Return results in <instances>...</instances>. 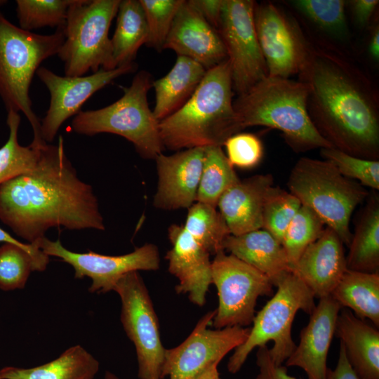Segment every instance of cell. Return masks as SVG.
I'll return each instance as SVG.
<instances>
[{
  "instance_id": "20",
  "label": "cell",
  "mask_w": 379,
  "mask_h": 379,
  "mask_svg": "<svg viewBox=\"0 0 379 379\" xmlns=\"http://www.w3.org/2000/svg\"><path fill=\"white\" fill-rule=\"evenodd\" d=\"M341 306L331 296L320 298L302 329L300 342L285 361L302 368L308 379H326L327 356Z\"/></svg>"
},
{
  "instance_id": "23",
  "label": "cell",
  "mask_w": 379,
  "mask_h": 379,
  "mask_svg": "<svg viewBox=\"0 0 379 379\" xmlns=\"http://www.w3.org/2000/svg\"><path fill=\"white\" fill-rule=\"evenodd\" d=\"M335 335L360 379H379V331L347 308L338 315Z\"/></svg>"
},
{
  "instance_id": "44",
  "label": "cell",
  "mask_w": 379,
  "mask_h": 379,
  "mask_svg": "<svg viewBox=\"0 0 379 379\" xmlns=\"http://www.w3.org/2000/svg\"><path fill=\"white\" fill-rule=\"evenodd\" d=\"M326 379H360L350 366L341 343L336 366L333 370L328 368Z\"/></svg>"
},
{
  "instance_id": "26",
  "label": "cell",
  "mask_w": 379,
  "mask_h": 379,
  "mask_svg": "<svg viewBox=\"0 0 379 379\" xmlns=\"http://www.w3.org/2000/svg\"><path fill=\"white\" fill-rule=\"evenodd\" d=\"M99 361L82 346L69 347L58 358L32 367L6 366L0 369V379H94Z\"/></svg>"
},
{
  "instance_id": "4",
  "label": "cell",
  "mask_w": 379,
  "mask_h": 379,
  "mask_svg": "<svg viewBox=\"0 0 379 379\" xmlns=\"http://www.w3.org/2000/svg\"><path fill=\"white\" fill-rule=\"evenodd\" d=\"M308 88L300 80L267 76L233 102L243 128L262 126L280 131L295 152L333 147L312 124Z\"/></svg>"
},
{
  "instance_id": "3",
  "label": "cell",
  "mask_w": 379,
  "mask_h": 379,
  "mask_svg": "<svg viewBox=\"0 0 379 379\" xmlns=\"http://www.w3.org/2000/svg\"><path fill=\"white\" fill-rule=\"evenodd\" d=\"M232 69L228 59L206 71L187 102L159 121L164 148L180 150L222 147L243 128L234 109Z\"/></svg>"
},
{
  "instance_id": "9",
  "label": "cell",
  "mask_w": 379,
  "mask_h": 379,
  "mask_svg": "<svg viewBox=\"0 0 379 379\" xmlns=\"http://www.w3.org/2000/svg\"><path fill=\"white\" fill-rule=\"evenodd\" d=\"M121 0H75L68 8L65 40L58 53L65 76H84L90 70L117 67L109 29Z\"/></svg>"
},
{
  "instance_id": "46",
  "label": "cell",
  "mask_w": 379,
  "mask_h": 379,
  "mask_svg": "<svg viewBox=\"0 0 379 379\" xmlns=\"http://www.w3.org/2000/svg\"><path fill=\"white\" fill-rule=\"evenodd\" d=\"M218 365H213L194 379H215L219 375Z\"/></svg>"
},
{
  "instance_id": "14",
  "label": "cell",
  "mask_w": 379,
  "mask_h": 379,
  "mask_svg": "<svg viewBox=\"0 0 379 379\" xmlns=\"http://www.w3.org/2000/svg\"><path fill=\"white\" fill-rule=\"evenodd\" d=\"M48 256L60 258L74 270V277L91 279V293H105L113 291L118 281L126 274L139 270L154 271L159 268L158 248L145 244L133 251L121 255H107L88 251L77 253L64 247L58 239L51 241L46 237L34 242Z\"/></svg>"
},
{
  "instance_id": "1",
  "label": "cell",
  "mask_w": 379,
  "mask_h": 379,
  "mask_svg": "<svg viewBox=\"0 0 379 379\" xmlns=\"http://www.w3.org/2000/svg\"><path fill=\"white\" fill-rule=\"evenodd\" d=\"M0 220L30 244L54 227L105 230L93 188L79 178L62 136L40 147L32 171L0 185Z\"/></svg>"
},
{
  "instance_id": "24",
  "label": "cell",
  "mask_w": 379,
  "mask_h": 379,
  "mask_svg": "<svg viewBox=\"0 0 379 379\" xmlns=\"http://www.w3.org/2000/svg\"><path fill=\"white\" fill-rule=\"evenodd\" d=\"M223 250L262 272L275 286L292 272L281 244L264 229L228 235Z\"/></svg>"
},
{
  "instance_id": "29",
  "label": "cell",
  "mask_w": 379,
  "mask_h": 379,
  "mask_svg": "<svg viewBox=\"0 0 379 379\" xmlns=\"http://www.w3.org/2000/svg\"><path fill=\"white\" fill-rule=\"evenodd\" d=\"M117 25L111 39L117 67L134 62L140 48L146 44L148 28L139 0H121Z\"/></svg>"
},
{
  "instance_id": "42",
  "label": "cell",
  "mask_w": 379,
  "mask_h": 379,
  "mask_svg": "<svg viewBox=\"0 0 379 379\" xmlns=\"http://www.w3.org/2000/svg\"><path fill=\"white\" fill-rule=\"evenodd\" d=\"M188 2L218 31L224 0H188Z\"/></svg>"
},
{
  "instance_id": "40",
  "label": "cell",
  "mask_w": 379,
  "mask_h": 379,
  "mask_svg": "<svg viewBox=\"0 0 379 379\" xmlns=\"http://www.w3.org/2000/svg\"><path fill=\"white\" fill-rule=\"evenodd\" d=\"M223 145L230 164L241 168L255 167L263 156L262 142L258 136L252 133H236L230 137Z\"/></svg>"
},
{
  "instance_id": "15",
  "label": "cell",
  "mask_w": 379,
  "mask_h": 379,
  "mask_svg": "<svg viewBox=\"0 0 379 379\" xmlns=\"http://www.w3.org/2000/svg\"><path fill=\"white\" fill-rule=\"evenodd\" d=\"M137 67L134 62L110 70L100 68L91 75L79 77H62L46 67H39L36 74L51 95L48 109L41 122L43 140L47 143L52 142L62 124L77 115L89 98L120 76L135 72Z\"/></svg>"
},
{
  "instance_id": "10",
  "label": "cell",
  "mask_w": 379,
  "mask_h": 379,
  "mask_svg": "<svg viewBox=\"0 0 379 379\" xmlns=\"http://www.w3.org/2000/svg\"><path fill=\"white\" fill-rule=\"evenodd\" d=\"M211 279L218 296L211 324L215 328L251 325L258 298L273 294V284L265 274L225 251L211 261Z\"/></svg>"
},
{
  "instance_id": "18",
  "label": "cell",
  "mask_w": 379,
  "mask_h": 379,
  "mask_svg": "<svg viewBox=\"0 0 379 379\" xmlns=\"http://www.w3.org/2000/svg\"><path fill=\"white\" fill-rule=\"evenodd\" d=\"M172 248L166 253L168 272L178 279L175 291L185 294L194 305L203 306L211 279L210 253L184 228L176 224L168 229Z\"/></svg>"
},
{
  "instance_id": "8",
  "label": "cell",
  "mask_w": 379,
  "mask_h": 379,
  "mask_svg": "<svg viewBox=\"0 0 379 379\" xmlns=\"http://www.w3.org/2000/svg\"><path fill=\"white\" fill-rule=\"evenodd\" d=\"M275 294L255 315L250 333L241 345L235 348L227 362V371L232 374L240 371L250 353L255 347L266 345L270 357L278 366L284 362L295 348L291 328L299 310L310 315L316 304L309 288L293 272L286 274L276 286Z\"/></svg>"
},
{
  "instance_id": "5",
  "label": "cell",
  "mask_w": 379,
  "mask_h": 379,
  "mask_svg": "<svg viewBox=\"0 0 379 379\" xmlns=\"http://www.w3.org/2000/svg\"><path fill=\"white\" fill-rule=\"evenodd\" d=\"M64 27L51 34H39L13 25L0 12V97L7 111L26 117L34 135L30 145L34 147L47 142L32 109L29 88L41 62L58 54L65 40Z\"/></svg>"
},
{
  "instance_id": "32",
  "label": "cell",
  "mask_w": 379,
  "mask_h": 379,
  "mask_svg": "<svg viewBox=\"0 0 379 379\" xmlns=\"http://www.w3.org/2000/svg\"><path fill=\"white\" fill-rule=\"evenodd\" d=\"M183 227L213 255L224 251V241L230 234L223 217L216 207L201 202L194 203L188 208Z\"/></svg>"
},
{
  "instance_id": "30",
  "label": "cell",
  "mask_w": 379,
  "mask_h": 379,
  "mask_svg": "<svg viewBox=\"0 0 379 379\" xmlns=\"http://www.w3.org/2000/svg\"><path fill=\"white\" fill-rule=\"evenodd\" d=\"M239 180L220 146L204 147L202 171L196 202L217 207L222 194Z\"/></svg>"
},
{
  "instance_id": "34",
  "label": "cell",
  "mask_w": 379,
  "mask_h": 379,
  "mask_svg": "<svg viewBox=\"0 0 379 379\" xmlns=\"http://www.w3.org/2000/svg\"><path fill=\"white\" fill-rule=\"evenodd\" d=\"M75 0H17L19 27L31 32L51 27H63L69 6Z\"/></svg>"
},
{
  "instance_id": "45",
  "label": "cell",
  "mask_w": 379,
  "mask_h": 379,
  "mask_svg": "<svg viewBox=\"0 0 379 379\" xmlns=\"http://www.w3.org/2000/svg\"><path fill=\"white\" fill-rule=\"evenodd\" d=\"M368 53L372 59L378 61L379 59V28L374 27L368 44Z\"/></svg>"
},
{
  "instance_id": "27",
  "label": "cell",
  "mask_w": 379,
  "mask_h": 379,
  "mask_svg": "<svg viewBox=\"0 0 379 379\" xmlns=\"http://www.w3.org/2000/svg\"><path fill=\"white\" fill-rule=\"evenodd\" d=\"M331 296L357 317L379 327V273L347 270Z\"/></svg>"
},
{
  "instance_id": "28",
  "label": "cell",
  "mask_w": 379,
  "mask_h": 379,
  "mask_svg": "<svg viewBox=\"0 0 379 379\" xmlns=\"http://www.w3.org/2000/svg\"><path fill=\"white\" fill-rule=\"evenodd\" d=\"M346 257L347 269L379 273V197L369 198L352 234Z\"/></svg>"
},
{
  "instance_id": "19",
  "label": "cell",
  "mask_w": 379,
  "mask_h": 379,
  "mask_svg": "<svg viewBox=\"0 0 379 379\" xmlns=\"http://www.w3.org/2000/svg\"><path fill=\"white\" fill-rule=\"evenodd\" d=\"M164 49L194 60L206 71L227 59L218 32L185 0L175 16Z\"/></svg>"
},
{
  "instance_id": "31",
  "label": "cell",
  "mask_w": 379,
  "mask_h": 379,
  "mask_svg": "<svg viewBox=\"0 0 379 379\" xmlns=\"http://www.w3.org/2000/svg\"><path fill=\"white\" fill-rule=\"evenodd\" d=\"M48 263L49 256L43 251L34 253L14 244H3L0 246V289L23 288L30 273L45 270Z\"/></svg>"
},
{
  "instance_id": "36",
  "label": "cell",
  "mask_w": 379,
  "mask_h": 379,
  "mask_svg": "<svg viewBox=\"0 0 379 379\" xmlns=\"http://www.w3.org/2000/svg\"><path fill=\"white\" fill-rule=\"evenodd\" d=\"M300 206V201L293 194L273 185L263 206L262 229L281 244L288 226Z\"/></svg>"
},
{
  "instance_id": "6",
  "label": "cell",
  "mask_w": 379,
  "mask_h": 379,
  "mask_svg": "<svg viewBox=\"0 0 379 379\" xmlns=\"http://www.w3.org/2000/svg\"><path fill=\"white\" fill-rule=\"evenodd\" d=\"M287 185L301 205L311 209L349 246L352 214L368 195L364 186L343 176L330 161L310 157L297 161Z\"/></svg>"
},
{
  "instance_id": "41",
  "label": "cell",
  "mask_w": 379,
  "mask_h": 379,
  "mask_svg": "<svg viewBox=\"0 0 379 379\" xmlns=\"http://www.w3.org/2000/svg\"><path fill=\"white\" fill-rule=\"evenodd\" d=\"M256 364L259 371L255 379H298L289 375L286 366H278L274 363L267 345L258 347Z\"/></svg>"
},
{
  "instance_id": "17",
  "label": "cell",
  "mask_w": 379,
  "mask_h": 379,
  "mask_svg": "<svg viewBox=\"0 0 379 379\" xmlns=\"http://www.w3.org/2000/svg\"><path fill=\"white\" fill-rule=\"evenodd\" d=\"M204 147H194L155 158L158 184L154 207L164 210L189 208L196 201Z\"/></svg>"
},
{
  "instance_id": "38",
  "label": "cell",
  "mask_w": 379,
  "mask_h": 379,
  "mask_svg": "<svg viewBox=\"0 0 379 379\" xmlns=\"http://www.w3.org/2000/svg\"><path fill=\"white\" fill-rule=\"evenodd\" d=\"M142 7L147 28L146 45L161 52L175 16L184 0H139Z\"/></svg>"
},
{
  "instance_id": "33",
  "label": "cell",
  "mask_w": 379,
  "mask_h": 379,
  "mask_svg": "<svg viewBox=\"0 0 379 379\" xmlns=\"http://www.w3.org/2000/svg\"><path fill=\"white\" fill-rule=\"evenodd\" d=\"M7 112L6 124L9 134L6 142L0 147V185L32 171L40 157V147L20 145L18 133L20 115L13 110Z\"/></svg>"
},
{
  "instance_id": "2",
  "label": "cell",
  "mask_w": 379,
  "mask_h": 379,
  "mask_svg": "<svg viewBox=\"0 0 379 379\" xmlns=\"http://www.w3.org/2000/svg\"><path fill=\"white\" fill-rule=\"evenodd\" d=\"M307 45L298 75L308 88L307 112L314 127L333 147L378 160V99L370 80L337 51Z\"/></svg>"
},
{
  "instance_id": "48",
  "label": "cell",
  "mask_w": 379,
  "mask_h": 379,
  "mask_svg": "<svg viewBox=\"0 0 379 379\" xmlns=\"http://www.w3.org/2000/svg\"><path fill=\"white\" fill-rule=\"evenodd\" d=\"M6 2H7L6 1L0 0V6H2L3 4H6Z\"/></svg>"
},
{
  "instance_id": "37",
  "label": "cell",
  "mask_w": 379,
  "mask_h": 379,
  "mask_svg": "<svg viewBox=\"0 0 379 379\" xmlns=\"http://www.w3.org/2000/svg\"><path fill=\"white\" fill-rule=\"evenodd\" d=\"M291 4L324 32L337 36L347 33L346 1L343 0H295Z\"/></svg>"
},
{
  "instance_id": "39",
  "label": "cell",
  "mask_w": 379,
  "mask_h": 379,
  "mask_svg": "<svg viewBox=\"0 0 379 379\" xmlns=\"http://www.w3.org/2000/svg\"><path fill=\"white\" fill-rule=\"evenodd\" d=\"M321 157L332 163L345 177L362 186L379 189V161L348 154L334 147L320 149Z\"/></svg>"
},
{
  "instance_id": "49",
  "label": "cell",
  "mask_w": 379,
  "mask_h": 379,
  "mask_svg": "<svg viewBox=\"0 0 379 379\" xmlns=\"http://www.w3.org/2000/svg\"><path fill=\"white\" fill-rule=\"evenodd\" d=\"M215 379H220V376H218V378H216Z\"/></svg>"
},
{
  "instance_id": "43",
  "label": "cell",
  "mask_w": 379,
  "mask_h": 379,
  "mask_svg": "<svg viewBox=\"0 0 379 379\" xmlns=\"http://www.w3.org/2000/svg\"><path fill=\"white\" fill-rule=\"evenodd\" d=\"M349 2L354 20L361 27L368 25L379 3L378 0H354Z\"/></svg>"
},
{
  "instance_id": "16",
  "label": "cell",
  "mask_w": 379,
  "mask_h": 379,
  "mask_svg": "<svg viewBox=\"0 0 379 379\" xmlns=\"http://www.w3.org/2000/svg\"><path fill=\"white\" fill-rule=\"evenodd\" d=\"M254 22L267 75L289 78L299 74L307 55V42L272 3H255Z\"/></svg>"
},
{
  "instance_id": "21",
  "label": "cell",
  "mask_w": 379,
  "mask_h": 379,
  "mask_svg": "<svg viewBox=\"0 0 379 379\" xmlns=\"http://www.w3.org/2000/svg\"><path fill=\"white\" fill-rule=\"evenodd\" d=\"M347 270L343 243L326 226L303 251L292 272L320 299L331 295Z\"/></svg>"
},
{
  "instance_id": "47",
  "label": "cell",
  "mask_w": 379,
  "mask_h": 379,
  "mask_svg": "<svg viewBox=\"0 0 379 379\" xmlns=\"http://www.w3.org/2000/svg\"><path fill=\"white\" fill-rule=\"evenodd\" d=\"M105 379H120L117 375L110 371H106L105 374Z\"/></svg>"
},
{
  "instance_id": "13",
  "label": "cell",
  "mask_w": 379,
  "mask_h": 379,
  "mask_svg": "<svg viewBox=\"0 0 379 379\" xmlns=\"http://www.w3.org/2000/svg\"><path fill=\"white\" fill-rule=\"evenodd\" d=\"M215 310L206 313L188 337L179 345L166 349L161 370L163 379H194L220 361L246 340L249 327L230 326L211 329Z\"/></svg>"
},
{
  "instance_id": "7",
  "label": "cell",
  "mask_w": 379,
  "mask_h": 379,
  "mask_svg": "<svg viewBox=\"0 0 379 379\" xmlns=\"http://www.w3.org/2000/svg\"><path fill=\"white\" fill-rule=\"evenodd\" d=\"M153 81L149 72H138L131 84L123 88L124 95L118 100L103 108L81 110L75 115L72 131L89 136L102 133L120 135L130 141L142 157L155 159L164 147L159 121L147 102Z\"/></svg>"
},
{
  "instance_id": "25",
  "label": "cell",
  "mask_w": 379,
  "mask_h": 379,
  "mask_svg": "<svg viewBox=\"0 0 379 379\" xmlns=\"http://www.w3.org/2000/svg\"><path fill=\"white\" fill-rule=\"evenodd\" d=\"M206 72L194 60L178 56L176 61L164 77L153 81L155 105L153 114L160 121L181 108L190 98Z\"/></svg>"
},
{
  "instance_id": "12",
  "label": "cell",
  "mask_w": 379,
  "mask_h": 379,
  "mask_svg": "<svg viewBox=\"0 0 379 379\" xmlns=\"http://www.w3.org/2000/svg\"><path fill=\"white\" fill-rule=\"evenodd\" d=\"M255 5L251 0H224L218 29L230 62L233 91L238 96L268 76L255 32Z\"/></svg>"
},
{
  "instance_id": "35",
  "label": "cell",
  "mask_w": 379,
  "mask_h": 379,
  "mask_svg": "<svg viewBox=\"0 0 379 379\" xmlns=\"http://www.w3.org/2000/svg\"><path fill=\"white\" fill-rule=\"evenodd\" d=\"M324 227V223L311 209L301 205L281 241L292 270L303 251L319 237Z\"/></svg>"
},
{
  "instance_id": "22",
  "label": "cell",
  "mask_w": 379,
  "mask_h": 379,
  "mask_svg": "<svg viewBox=\"0 0 379 379\" xmlns=\"http://www.w3.org/2000/svg\"><path fill=\"white\" fill-rule=\"evenodd\" d=\"M273 186L270 174L255 175L227 189L217 206L232 235L262 229V210L266 195Z\"/></svg>"
},
{
  "instance_id": "11",
  "label": "cell",
  "mask_w": 379,
  "mask_h": 379,
  "mask_svg": "<svg viewBox=\"0 0 379 379\" xmlns=\"http://www.w3.org/2000/svg\"><path fill=\"white\" fill-rule=\"evenodd\" d=\"M121 303L120 319L128 338L133 343L139 379H163L166 348L151 297L138 272L122 277L114 289Z\"/></svg>"
}]
</instances>
